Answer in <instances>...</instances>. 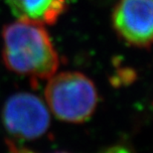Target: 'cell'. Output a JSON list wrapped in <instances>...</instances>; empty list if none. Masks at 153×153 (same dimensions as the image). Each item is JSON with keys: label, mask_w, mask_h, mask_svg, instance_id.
<instances>
[{"label": "cell", "mask_w": 153, "mask_h": 153, "mask_svg": "<svg viewBox=\"0 0 153 153\" xmlns=\"http://www.w3.org/2000/svg\"><path fill=\"white\" fill-rule=\"evenodd\" d=\"M3 61L10 71L33 79H50L59 57L43 24L17 20L3 29Z\"/></svg>", "instance_id": "1"}, {"label": "cell", "mask_w": 153, "mask_h": 153, "mask_svg": "<svg viewBox=\"0 0 153 153\" xmlns=\"http://www.w3.org/2000/svg\"><path fill=\"white\" fill-rule=\"evenodd\" d=\"M45 99L49 108L60 120L81 123L93 115L99 97L96 85L87 76L64 72L49 79Z\"/></svg>", "instance_id": "2"}, {"label": "cell", "mask_w": 153, "mask_h": 153, "mask_svg": "<svg viewBox=\"0 0 153 153\" xmlns=\"http://www.w3.org/2000/svg\"><path fill=\"white\" fill-rule=\"evenodd\" d=\"M2 121L11 136L22 140L41 137L50 126V114L45 102L30 93H18L6 100Z\"/></svg>", "instance_id": "3"}, {"label": "cell", "mask_w": 153, "mask_h": 153, "mask_svg": "<svg viewBox=\"0 0 153 153\" xmlns=\"http://www.w3.org/2000/svg\"><path fill=\"white\" fill-rule=\"evenodd\" d=\"M152 0H120L114 11V26L131 45L146 48L152 42Z\"/></svg>", "instance_id": "4"}, {"label": "cell", "mask_w": 153, "mask_h": 153, "mask_svg": "<svg viewBox=\"0 0 153 153\" xmlns=\"http://www.w3.org/2000/svg\"><path fill=\"white\" fill-rule=\"evenodd\" d=\"M18 20L52 24L65 9L66 0H5Z\"/></svg>", "instance_id": "5"}, {"label": "cell", "mask_w": 153, "mask_h": 153, "mask_svg": "<svg viewBox=\"0 0 153 153\" xmlns=\"http://www.w3.org/2000/svg\"><path fill=\"white\" fill-rule=\"evenodd\" d=\"M8 146H9V149H10V152L11 153H35L34 151H31L27 148H20V147H17L16 145L13 144L12 142L8 143ZM56 153H69V152H56Z\"/></svg>", "instance_id": "6"}, {"label": "cell", "mask_w": 153, "mask_h": 153, "mask_svg": "<svg viewBox=\"0 0 153 153\" xmlns=\"http://www.w3.org/2000/svg\"><path fill=\"white\" fill-rule=\"evenodd\" d=\"M102 153H131V152L126 147H123V146H114V147L106 149Z\"/></svg>", "instance_id": "7"}]
</instances>
